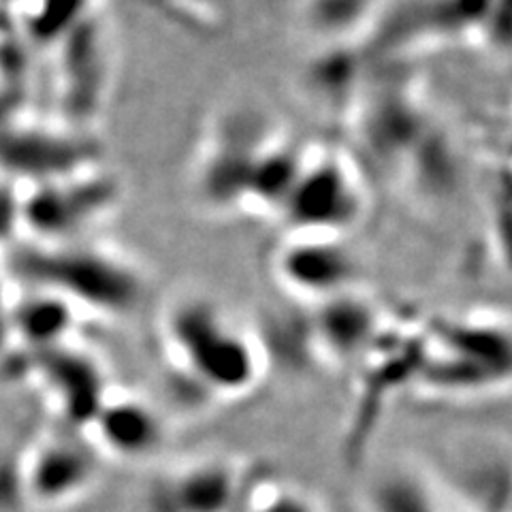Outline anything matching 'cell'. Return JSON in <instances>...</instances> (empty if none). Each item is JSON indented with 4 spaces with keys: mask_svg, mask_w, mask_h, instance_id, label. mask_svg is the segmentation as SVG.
Instances as JSON below:
<instances>
[{
    "mask_svg": "<svg viewBox=\"0 0 512 512\" xmlns=\"http://www.w3.org/2000/svg\"><path fill=\"white\" fill-rule=\"evenodd\" d=\"M312 355L335 367L357 365L384 325L376 301L352 288L342 295L320 301L306 316Z\"/></svg>",
    "mask_w": 512,
    "mask_h": 512,
    "instance_id": "cell-7",
    "label": "cell"
},
{
    "mask_svg": "<svg viewBox=\"0 0 512 512\" xmlns=\"http://www.w3.org/2000/svg\"><path fill=\"white\" fill-rule=\"evenodd\" d=\"M99 440V453L120 461H143L160 451L165 423L146 399L133 393H107L90 423Z\"/></svg>",
    "mask_w": 512,
    "mask_h": 512,
    "instance_id": "cell-11",
    "label": "cell"
},
{
    "mask_svg": "<svg viewBox=\"0 0 512 512\" xmlns=\"http://www.w3.org/2000/svg\"><path fill=\"white\" fill-rule=\"evenodd\" d=\"M122 201V184L116 175L99 165L77 171L67 178L56 180L32 205V218L41 227L60 237L77 235L101 224L109 214H114Z\"/></svg>",
    "mask_w": 512,
    "mask_h": 512,
    "instance_id": "cell-9",
    "label": "cell"
},
{
    "mask_svg": "<svg viewBox=\"0 0 512 512\" xmlns=\"http://www.w3.org/2000/svg\"><path fill=\"white\" fill-rule=\"evenodd\" d=\"M367 512H453V502L434 474L412 463L380 468L365 491Z\"/></svg>",
    "mask_w": 512,
    "mask_h": 512,
    "instance_id": "cell-13",
    "label": "cell"
},
{
    "mask_svg": "<svg viewBox=\"0 0 512 512\" xmlns=\"http://www.w3.org/2000/svg\"><path fill=\"white\" fill-rule=\"evenodd\" d=\"M160 333L175 370L207 397L235 399L261 382L265 352L256 331L235 323L210 297H175Z\"/></svg>",
    "mask_w": 512,
    "mask_h": 512,
    "instance_id": "cell-1",
    "label": "cell"
},
{
    "mask_svg": "<svg viewBox=\"0 0 512 512\" xmlns=\"http://www.w3.org/2000/svg\"><path fill=\"white\" fill-rule=\"evenodd\" d=\"M269 269L280 291L308 308L361 286V261L346 237L284 233Z\"/></svg>",
    "mask_w": 512,
    "mask_h": 512,
    "instance_id": "cell-6",
    "label": "cell"
},
{
    "mask_svg": "<svg viewBox=\"0 0 512 512\" xmlns=\"http://www.w3.org/2000/svg\"><path fill=\"white\" fill-rule=\"evenodd\" d=\"M278 128L254 109L222 114L199 150L192 186L207 212L239 214L252 169Z\"/></svg>",
    "mask_w": 512,
    "mask_h": 512,
    "instance_id": "cell-5",
    "label": "cell"
},
{
    "mask_svg": "<svg viewBox=\"0 0 512 512\" xmlns=\"http://www.w3.org/2000/svg\"><path fill=\"white\" fill-rule=\"evenodd\" d=\"M32 276L73 306L111 318L137 312L148 293L146 274L131 256L94 244H62L37 254Z\"/></svg>",
    "mask_w": 512,
    "mask_h": 512,
    "instance_id": "cell-3",
    "label": "cell"
},
{
    "mask_svg": "<svg viewBox=\"0 0 512 512\" xmlns=\"http://www.w3.org/2000/svg\"><path fill=\"white\" fill-rule=\"evenodd\" d=\"M242 472L227 457H199L160 474L148 493L150 512H231Z\"/></svg>",
    "mask_w": 512,
    "mask_h": 512,
    "instance_id": "cell-10",
    "label": "cell"
},
{
    "mask_svg": "<svg viewBox=\"0 0 512 512\" xmlns=\"http://www.w3.org/2000/svg\"><path fill=\"white\" fill-rule=\"evenodd\" d=\"M510 329L498 316L478 314L425 327V352L414 382L438 395H480L506 387Z\"/></svg>",
    "mask_w": 512,
    "mask_h": 512,
    "instance_id": "cell-2",
    "label": "cell"
},
{
    "mask_svg": "<svg viewBox=\"0 0 512 512\" xmlns=\"http://www.w3.org/2000/svg\"><path fill=\"white\" fill-rule=\"evenodd\" d=\"M448 500L468 512L510 510V451L491 440L459 442L434 474Z\"/></svg>",
    "mask_w": 512,
    "mask_h": 512,
    "instance_id": "cell-8",
    "label": "cell"
},
{
    "mask_svg": "<svg viewBox=\"0 0 512 512\" xmlns=\"http://www.w3.org/2000/svg\"><path fill=\"white\" fill-rule=\"evenodd\" d=\"M382 0H301L299 26L318 50L350 47L380 18Z\"/></svg>",
    "mask_w": 512,
    "mask_h": 512,
    "instance_id": "cell-15",
    "label": "cell"
},
{
    "mask_svg": "<svg viewBox=\"0 0 512 512\" xmlns=\"http://www.w3.org/2000/svg\"><path fill=\"white\" fill-rule=\"evenodd\" d=\"M86 444L56 440L43 448L30 478L39 500L67 502L92 487L99 476V448Z\"/></svg>",
    "mask_w": 512,
    "mask_h": 512,
    "instance_id": "cell-14",
    "label": "cell"
},
{
    "mask_svg": "<svg viewBox=\"0 0 512 512\" xmlns=\"http://www.w3.org/2000/svg\"><path fill=\"white\" fill-rule=\"evenodd\" d=\"M365 212L367 186L357 160L335 148H310L278 222L284 233L348 239Z\"/></svg>",
    "mask_w": 512,
    "mask_h": 512,
    "instance_id": "cell-4",
    "label": "cell"
},
{
    "mask_svg": "<svg viewBox=\"0 0 512 512\" xmlns=\"http://www.w3.org/2000/svg\"><path fill=\"white\" fill-rule=\"evenodd\" d=\"M308 154L310 146L306 143L276 131L256 160L239 214L278 220L303 165H306Z\"/></svg>",
    "mask_w": 512,
    "mask_h": 512,
    "instance_id": "cell-12",
    "label": "cell"
}]
</instances>
